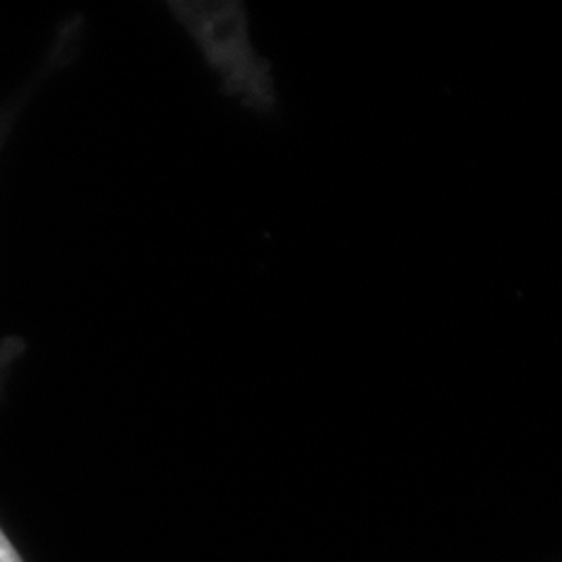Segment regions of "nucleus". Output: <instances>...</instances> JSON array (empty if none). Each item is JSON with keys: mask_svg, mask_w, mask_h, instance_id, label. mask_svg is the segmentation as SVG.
<instances>
[{"mask_svg": "<svg viewBox=\"0 0 562 562\" xmlns=\"http://www.w3.org/2000/svg\"><path fill=\"white\" fill-rule=\"evenodd\" d=\"M171 11L201 50L223 94L257 115L278 111L280 92L273 67L255 44L241 2H173Z\"/></svg>", "mask_w": 562, "mask_h": 562, "instance_id": "f257e3e1", "label": "nucleus"}, {"mask_svg": "<svg viewBox=\"0 0 562 562\" xmlns=\"http://www.w3.org/2000/svg\"><path fill=\"white\" fill-rule=\"evenodd\" d=\"M0 562H27L25 557L21 554L18 543L9 538V533L4 531L2 522H0Z\"/></svg>", "mask_w": 562, "mask_h": 562, "instance_id": "f03ea898", "label": "nucleus"}]
</instances>
